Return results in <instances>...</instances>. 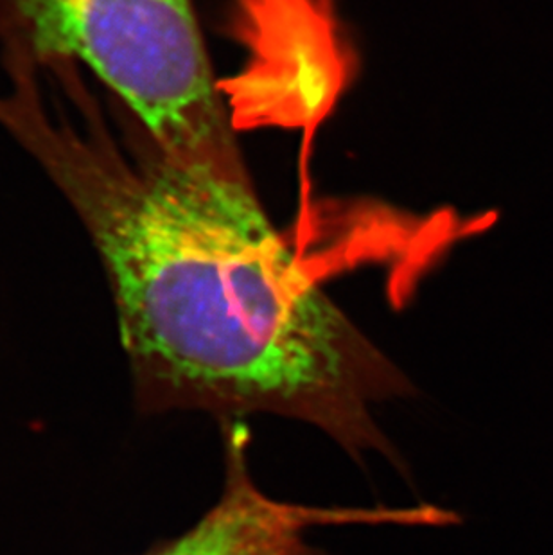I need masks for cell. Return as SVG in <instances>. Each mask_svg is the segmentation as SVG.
Segmentation results:
<instances>
[{"instance_id":"cell-1","label":"cell","mask_w":553,"mask_h":555,"mask_svg":"<svg viewBox=\"0 0 553 555\" xmlns=\"http://www.w3.org/2000/svg\"><path fill=\"white\" fill-rule=\"evenodd\" d=\"M79 68L21 74L0 125L73 205L105 262L150 398L235 420L286 415L394 455L374 406L412 383L276 232L230 126L166 152L115 137Z\"/></svg>"},{"instance_id":"cell-3","label":"cell","mask_w":553,"mask_h":555,"mask_svg":"<svg viewBox=\"0 0 553 555\" xmlns=\"http://www.w3.org/2000/svg\"><path fill=\"white\" fill-rule=\"evenodd\" d=\"M227 477L220 502L182 538L152 555H325L308 541L324 525H423L415 508L308 507L279 502L257 489L246 464L248 431L240 421L224 425Z\"/></svg>"},{"instance_id":"cell-2","label":"cell","mask_w":553,"mask_h":555,"mask_svg":"<svg viewBox=\"0 0 553 555\" xmlns=\"http://www.w3.org/2000/svg\"><path fill=\"white\" fill-rule=\"evenodd\" d=\"M8 62L76 63L166 152L229 125L191 0H0Z\"/></svg>"}]
</instances>
